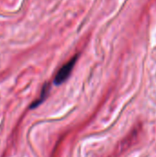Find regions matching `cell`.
I'll return each mask as SVG.
<instances>
[{"mask_svg":"<svg viewBox=\"0 0 156 157\" xmlns=\"http://www.w3.org/2000/svg\"><path fill=\"white\" fill-rule=\"evenodd\" d=\"M49 90H50V86H49L48 84H45V85H44V86H43V88H42V91H41L40 97L39 98V99H38L36 102H34V103L31 105V109L36 108L39 104H40V103H41L45 98H46V97H47V95H48V93H49Z\"/></svg>","mask_w":156,"mask_h":157,"instance_id":"7a4b0ae2","label":"cell"},{"mask_svg":"<svg viewBox=\"0 0 156 157\" xmlns=\"http://www.w3.org/2000/svg\"><path fill=\"white\" fill-rule=\"evenodd\" d=\"M77 59H78V55H75L69 62H67L64 65H63L61 67V69L58 71V73L54 78L55 85H62L63 82H65L68 79V77L70 76V75L74 67V64H75Z\"/></svg>","mask_w":156,"mask_h":157,"instance_id":"6da1fadb","label":"cell"}]
</instances>
